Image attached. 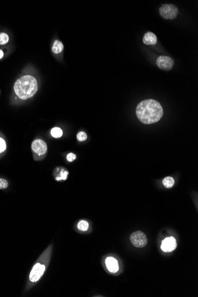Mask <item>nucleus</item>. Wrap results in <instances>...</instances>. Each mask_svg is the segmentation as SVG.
<instances>
[{
  "instance_id": "1",
  "label": "nucleus",
  "mask_w": 198,
  "mask_h": 297,
  "mask_svg": "<svg viewBox=\"0 0 198 297\" xmlns=\"http://www.w3.org/2000/svg\"><path fill=\"white\" fill-rule=\"evenodd\" d=\"M163 113V109L160 103L152 99L142 101L138 105L136 109L138 119L142 123L147 125L158 122Z\"/></svg>"
},
{
  "instance_id": "2",
  "label": "nucleus",
  "mask_w": 198,
  "mask_h": 297,
  "mask_svg": "<svg viewBox=\"0 0 198 297\" xmlns=\"http://www.w3.org/2000/svg\"><path fill=\"white\" fill-rule=\"evenodd\" d=\"M53 251V244L49 246L38 258L32 267L27 285V289H30L39 281L44 276L49 265Z\"/></svg>"
},
{
  "instance_id": "3",
  "label": "nucleus",
  "mask_w": 198,
  "mask_h": 297,
  "mask_svg": "<svg viewBox=\"0 0 198 297\" xmlns=\"http://www.w3.org/2000/svg\"><path fill=\"white\" fill-rule=\"evenodd\" d=\"M38 89L36 79L31 76H24L18 78L14 85V90L17 97L26 100L33 97Z\"/></svg>"
},
{
  "instance_id": "4",
  "label": "nucleus",
  "mask_w": 198,
  "mask_h": 297,
  "mask_svg": "<svg viewBox=\"0 0 198 297\" xmlns=\"http://www.w3.org/2000/svg\"><path fill=\"white\" fill-rule=\"evenodd\" d=\"M31 150L35 160H42L45 157L47 151L46 142L42 140L37 139L33 141Z\"/></svg>"
},
{
  "instance_id": "5",
  "label": "nucleus",
  "mask_w": 198,
  "mask_h": 297,
  "mask_svg": "<svg viewBox=\"0 0 198 297\" xmlns=\"http://www.w3.org/2000/svg\"><path fill=\"white\" fill-rule=\"evenodd\" d=\"M161 16L166 20H173L177 17L179 10L177 7L172 4H163L159 9Z\"/></svg>"
},
{
  "instance_id": "6",
  "label": "nucleus",
  "mask_w": 198,
  "mask_h": 297,
  "mask_svg": "<svg viewBox=\"0 0 198 297\" xmlns=\"http://www.w3.org/2000/svg\"><path fill=\"white\" fill-rule=\"evenodd\" d=\"M130 240L133 246L138 248H142L145 247L148 242V240L145 234L140 231H135L131 235Z\"/></svg>"
},
{
  "instance_id": "7",
  "label": "nucleus",
  "mask_w": 198,
  "mask_h": 297,
  "mask_svg": "<svg viewBox=\"0 0 198 297\" xmlns=\"http://www.w3.org/2000/svg\"><path fill=\"white\" fill-rule=\"evenodd\" d=\"M156 63L160 69L164 71H170L172 69L174 61L173 59L169 56L161 55L157 58Z\"/></svg>"
},
{
  "instance_id": "8",
  "label": "nucleus",
  "mask_w": 198,
  "mask_h": 297,
  "mask_svg": "<svg viewBox=\"0 0 198 297\" xmlns=\"http://www.w3.org/2000/svg\"><path fill=\"white\" fill-rule=\"evenodd\" d=\"M177 247V243L176 239L173 237L166 238L163 241L161 246V249L164 252H171L176 249Z\"/></svg>"
},
{
  "instance_id": "9",
  "label": "nucleus",
  "mask_w": 198,
  "mask_h": 297,
  "mask_svg": "<svg viewBox=\"0 0 198 297\" xmlns=\"http://www.w3.org/2000/svg\"><path fill=\"white\" fill-rule=\"evenodd\" d=\"M105 265L108 270L112 273H116L119 269L118 260L112 257H107L105 260Z\"/></svg>"
},
{
  "instance_id": "10",
  "label": "nucleus",
  "mask_w": 198,
  "mask_h": 297,
  "mask_svg": "<svg viewBox=\"0 0 198 297\" xmlns=\"http://www.w3.org/2000/svg\"><path fill=\"white\" fill-rule=\"evenodd\" d=\"M68 174V172L65 170L63 167H57L54 171V175L55 176V180L58 182H60L67 180Z\"/></svg>"
},
{
  "instance_id": "11",
  "label": "nucleus",
  "mask_w": 198,
  "mask_h": 297,
  "mask_svg": "<svg viewBox=\"0 0 198 297\" xmlns=\"http://www.w3.org/2000/svg\"><path fill=\"white\" fill-rule=\"evenodd\" d=\"M143 42L147 45H155L157 42V38L156 35L151 31L146 33L143 37Z\"/></svg>"
},
{
  "instance_id": "12",
  "label": "nucleus",
  "mask_w": 198,
  "mask_h": 297,
  "mask_svg": "<svg viewBox=\"0 0 198 297\" xmlns=\"http://www.w3.org/2000/svg\"><path fill=\"white\" fill-rule=\"evenodd\" d=\"M63 49V45L61 41L58 40H55L52 47V52L55 54H58L61 53Z\"/></svg>"
},
{
  "instance_id": "13",
  "label": "nucleus",
  "mask_w": 198,
  "mask_h": 297,
  "mask_svg": "<svg viewBox=\"0 0 198 297\" xmlns=\"http://www.w3.org/2000/svg\"><path fill=\"white\" fill-rule=\"evenodd\" d=\"M50 134L52 137L55 138H61L63 135V132L62 130L60 128L58 127H55L51 129L50 131Z\"/></svg>"
},
{
  "instance_id": "14",
  "label": "nucleus",
  "mask_w": 198,
  "mask_h": 297,
  "mask_svg": "<svg viewBox=\"0 0 198 297\" xmlns=\"http://www.w3.org/2000/svg\"><path fill=\"white\" fill-rule=\"evenodd\" d=\"M77 228L82 231H86L89 228V224L86 220H81L77 224Z\"/></svg>"
},
{
  "instance_id": "15",
  "label": "nucleus",
  "mask_w": 198,
  "mask_h": 297,
  "mask_svg": "<svg viewBox=\"0 0 198 297\" xmlns=\"http://www.w3.org/2000/svg\"><path fill=\"white\" fill-rule=\"evenodd\" d=\"M163 183L166 188H171L174 184V180L171 177H165L163 180Z\"/></svg>"
},
{
  "instance_id": "16",
  "label": "nucleus",
  "mask_w": 198,
  "mask_h": 297,
  "mask_svg": "<svg viewBox=\"0 0 198 297\" xmlns=\"http://www.w3.org/2000/svg\"><path fill=\"white\" fill-rule=\"evenodd\" d=\"M9 40L8 36L4 33H0V45H5Z\"/></svg>"
},
{
  "instance_id": "17",
  "label": "nucleus",
  "mask_w": 198,
  "mask_h": 297,
  "mask_svg": "<svg viewBox=\"0 0 198 297\" xmlns=\"http://www.w3.org/2000/svg\"><path fill=\"white\" fill-rule=\"evenodd\" d=\"M76 138H77V140L79 141H84L87 140V135L84 132L81 131V132L78 133V134L76 135Z\"/></svg>"
},
{
  "instance_id": "18",
  "label": "nucleus",
  "mask_w": 198,
  "mask_h": 297,
  "mask_svg": "<svg viewBox=\"0 0 198 297\" xmlns=\"http://www.w3.org/2000/svg\"><path fill=\"white\" fill-rule=\"evenodd\" d=\"M8 182L4 179L0 178V189H5L8 187Z\"/></svg>"
},
{
  "instance_id": "19",
  "label": "nucleus",
  "mask_w": 198,
  "mask_h": 297,
  "mask_svg": "<svg viewBox=\"0 0 198 297\" xmlns=\"http://www.w3.org/2000/svg\"><path fill=\"white\" fill-rule=\"evenodd\" d=\"M6 149V143L5 141L0 138V153L4 152Z\"/></svg>"
},
{
  "instance_id": "20",
  "label": "nucleus",
  "mask_w": 198,
  "mask_h": 297,
  "mask_svg": "<svg viewBox=\"0 0 198 297\" xmlns=\"http://www.w3.org/2000/svg\"><path fill=\"white\" fill-rule=\"evenodd\" d=\"M76 154H74V153H69L67 156V160H68V161L69 162H72L74 160H75L76 159Z\"/></svg>"
},
{
  "instance_id": "21",
  "label": "nucleus",
  "mask_w": 198,
  "mask_h": 297,
  "mask_svg": "<svg viewBox=\"0 0 198 297\" xmlns=\"http://www.w3.org/2000/svg\"><path fill=\"white\" fill-rule=\"evenodd\" d=\"M3 56H4V53H3L2 50L0 49V60H1V58L3 57Z\"/></svg>"
}]
</instances>
